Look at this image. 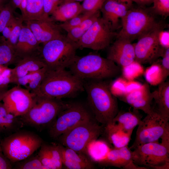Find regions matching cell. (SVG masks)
Here are the masks:
<instances>
[{
	"label": "cell",
	"instance_id": "3957f363",
	"mask_svg": "<svg viewBox=\"0 0 169 169\" xmlns=\"http://www.w3.org/2000/svg\"><path fill=\"white\" fill-rule=\"evenodd\" d=\"M74 75L84 80H104L117 76L120 67L111 60L93 54L76 55L68 68Z\"/></svg>",
	"mask_w": 169,
	"mask_h": 169
},
{
	"label": "cell",
	"instance_id": "277c9868",
	"mask_svg": "<svg viewBox=\"0 0 169 169\" xmlns=\"http://www.w3.org/2000/svg\"><path fill=\"white\" fill-rule=\"evenodd\" d=\"M151 8L133 5L121 19V28L116 38L131 42L151 29L164 23Z\"/></svg>",
	"mask_w": 169,
	"mask_h": 169
},
{
	"label": "cell",
	"instance_id": "f35d334b",
	"mask_svg": "<svg viewBox=\"0 0 169 169\" xmlns=\"http://www.w3.org/2000/svg\"><path fill=\"white\" fill-rule=\"evenodd\" d=\"M17 168L21 169H44L38 155L20 163Z\"/></svg>",
	"mask_w": 169,
	"mask_h": 169
},
{
	"label": "cell",
	"instance_id": "74e56055",
	"mask_svg": "<svg viewBox=\"0 0 169 169\" xmlns=\"http://www.w3.org/2000/svg\"><path fill=\"white\" fill-rule=\"evenodd\" d=\"M48 147L52 162L55 169H61L63 165L58 144L52 143L48 145Z\"/></svg>",
	"mask_w": 169,
	"mask_h": 169
},
{
	"label": "cell",
	"instance_id": "5b68a950",
	"mask_svg": "<svg viewBox=\"0 0 169 169\" xmlns=\"http://www.w3.org/2000/svg\"><path fill=\"white\" fill-rule=\"evenodd\" d=\"M78 49L76 43L64 35L42 44L40 55L47 69H66L73 62Z\"/></svg>",
	"mask_w": 169,
	"mask_h": 169
},
{
	"label": "cell",
	"instance_id": "c3c4849f",
	"mask_svg": "<svg viewBox=\"0 0 169 169\" xmlns=\"http://www.w3.org/2000/svg\"><path fill=\"white\" fill-rule=\"evenodd\" d=\"M21 2V0H11L10 3L15 8H18L19 9Z\"/></svg>",
	"mask_w": 169,
	"mask_h": 169
},
{
	"label": "cell",
	"instance_id": "681fc988",
	"mask_svg": "<svg viewBox=\"0 0 169 169\" xmlns=\"http://www.w3.org/2000/svg\"><path fill=\"white\" fill-rule=\"evenodd\" d=\"M117 1L126 4L130 6H132L133 5V0H117Z\"/></svg>",
	"mask_w": 169,
	"mask_h": 169
},
{
	"label": "cell",
	"instance_id": "1f68e13d",
	"mask_svg": "<svg viewBox=\"0 0 169 169\" xmlns=\"http://www.w3.org/2000/svg\"><path fill=\"white\" fill-rule=\"evenodd\" d=\"M15 9L10 2L3 5L0 8V33L15 16Z\"/></svg>",
	"mask_w": 169,
	"mask_h": 169
},
{
	"label": "cell",
	"instance_id": "8d00e7d4",
	"mask_svg": "<svg viewBox=\"0 0 169 169\" xmlns=\"http://www.w3.org/2000/svg\"><path fill=\"white\" fill-rule=\"evenodd\" d=\"M151 7L157 15L166 18L169 15V0H154Z\"/></svg>",
	"mask_w": 169,
	"mask_h": 169
},
{
	"label": "cell",
	"instance_id": "836d02e7",
	"mask_svg": "<svg viewBox=\"0 0 169 169\" xmlns=\"http://www.w3.org/2000/svg\"><path fill=\"white\" fill-rule=\"evenodd\" d=\"M93 14L82 13L58 25L61 29L67 32L71 28L79 26L85 19Z\"/></svg>",
	"mask_w": 169,
	"mask_h": 169
},
{
	"label": "cell",
	"instance_id": "7a4b0ae2",
	"mask_svg": "<svg viewBox=\"0 0 169 169\" xmlns=\"http://www.w3.org/2000/svg\"><path fill=\"white\" fill-rule=\"evenodd\" d=\"M84 90V80L69 70L47 69L38 90L34 95L61 99L74 97Z\"/></svg>",
	"mask_w": 169,
	"mask_h": 169
},
{
	"label": "cell",
	"instance_id": "5bb4252c",
	"mask_svg": "<svg viewBox=\"0 0 169 169\" xmlns=\"http://www.w3.org/2000/svg\"><path fill=\"white\" fill-rule=\"evenodd\" d=\"M34 96L26 89L16 85L8 90L2 101L8 112L21 117L27 113L32 106Z\"/></svg>",
	"mask_w": 169,
	"mask_h": 169
},
{
	"label": "cell",
	"instance_id": "b9f144b4",
	"mask_svg": "<svg viewBox=\"0 0 169 169\" xmlns=\"http://www.w3.org/2000/svg\"><path fill=\"white\" fill-rule=\"evenodd\" d=\"M11 69L7 66L0 65V88L7 90L8 84L11 83Z\"/></svg>",
	"mask_w": 169,
	"mask_h": 169
},
{
	"label": "cell",
	"instance_id": "7402d4cb",
	"mask_svg": "<svg viewBox=\"0 0 169 169\" xmlns=\"http://www.w3.org/2000/svg\"><path fill=\"white\" fill-rule=\"evenodd\" d=\"M153 99V110L169 119V82L159 84L158 88L151 92Z\"/></svg>",
	"mask_w": 169,
	"mask_h": 169
},
{
	"label": "cell",
	"instance_id": "f5cc1de1",
	"mask_svg": "<svg viewBox=\"0 0 169 169\" xmlns=\"http://www.w3.org/2000/svg\"><path fill=\"white\" fill-rule=\"evenodd\" d=\"M4 0H0V8L3 5V4Z\"/></svg>",
	"mask_w": 169,
	"mask_h": 169
},
{
	"label": "cell",
	"instance_id": "f546056e",
	"mask_svg": "<svg viewBox=\"0 0 169 169\" xmlns=\"http://www.w3.org/2000/svg\"><path fill=\"white\" fill-rule=\"evenodd\" d=\"M24 21L44 19L43 0H27Z\"/></svg>",
	"mask_w": 169,
	"mask_h": 169
},
{
	"label": "cell",
	"instance_id": "6da1fadb",
	"mask_svg": "<svg viewBox=\"0 0 169 169\" xmlns=\"http://www.w3.org/2000/svg\"><path fill=\"white\" fill-rule=\"evenodd\" d=\"M88 104L95 119L106 125L112 122L119 112L117 99L112 93L110 85L104 80H84Z\"/></svg>",
	"mask_w": 169,
	"mask_h": 169
},
{
	"label": "cell",
	"instance_id": "8fae6325",
	"mask_svg": "<svg viewBox=\"0 0 169 169\" xmlns=\"http://www.w3.org/2000/svg\"><path fill=\"white\" fill-rule=\"evenodd\" d=\"M132 161L138 166L168 169L169 150L158 142L138 146L132 151Z\"/></svg>",
	"mask_w": 169,
	"mask_h": 169
},
{
	"label": "cell",
	"instance_id": "7bdbcfd3",
	"mask_svg": "<svg viewBox=\"0 0 169 169\" xmlns=\"http://www.w3.org/2000/svg\"><path fill=\"white\" fill-rule=\"evenodd\" d=\"M67 32L66 36L71 40L77 43L85 32L79 26L71 28Z\"/></svg>",
	"mask_w": 169,
	"mask_h": 169
},
{
	"label": "cell",
	"instance_id": "ab89813d",
	"mask_svg": "<svg viewBox=\"0 0 169 169\" xmlns=\"http://www.w3.org/2000/svg\"><path fill=\"white\" fill-rule=\"evenodd\" d=\"M161 57L162 58L160 65L162 82L165 81L169 75V47L164 48Z\"/></svg>",
	"mask_w": 169,
	"mask_h": 169
},
{
	"label": "cell",
	"instance_id": "2e32d148",
	"mask_svg": "<svg viewBox=\"0 0 169 169\" xmlns=\"http://www.w3.org/2000/svg\"><path fill=\"white\" fill-rule=\"evenodd\" d=\"M31 31L38 43L43 44L59 38L64 35L58 24L51 18L38 20L24 21Z\"/></svg>",
	"mask_w": 169,
	"mask_h": 169
},
{
	"label": "cell",
	"instance_id": "d590c367",
	"mask_svg": "<svg viewBox=\"0 0 169 169\" xmlns=\"http://www.w3.org/2000/svg\"><path fill=\"white\" fill-rule=\"evenodd\" d=\"M106 0H84L81 4L82 13L93 14L100 11Z\"/></svg>",
	"mask_w": 169,
	"mask_h": 169
},
{
	"label": "cell",
	"instance_id": "83f0119b",
	"mask_svg": "<svg viewBox=\"0 0 169 169\" xmlns=\"http://www.w3.org/2000/svg\"><path fill=\"white\" fill-rule=\"evenodd\" d=\"M82 13L81 4L77 2L62 3L53 13L54 19L63 22Z\"/></svg>",
	"mask_w": 169,
	"mask_h": 169
},
{
	"label": "cell",
	"instance_id": "d6a6232c",
	"mask_svg": "<svg viewBox=\"0 0 169 169\" xmlns=\"http://www.w3.org/2000/svg\"><path fill=\"white\" fill-rule=\"evenodd\" d=\"M40 148L38 155L44 169H55L52 162L48 144L43 143Z\"/></svg>",
	"mask_w": 169,
	"mask_h": 169
},
{
	"label": "cell",
	"instance_id": "30bf717a",
	"mask_svg": "<svg viewBox=\"0 0 169 169\" xmlns=\"http://www.w3.org/2000/svg\"><path fill=\"white\" fill-rule=\"evenodd\" d=\"M165 27L163 23L137 39V42L134 44L135 61L140 64H151L161 56L164 47L160 38Z\"/></svg>",
	"mask_w": 169,
	"mask_h": 169
},
{
	"label": "cell",
	"instance_id": "8992f818",
	"mask_svg": "<svg viewBox=\"0 0 169 169\" xmlns=\"http://www.w3.org/2000/svg\"><path fill=\"white\" fill-rule=\"evenodd\" d=\"M43 143L41 138L35 133L18 131L1 140L0 147L4 155L14 163L28 157Z\"/></svg>",
	"mask_w": 169,
	"mask_h": 169
},
{
	"label": "cell",
	"instance_id": "9a60e30c",
	"mask_svg": "<svg viewBox=\"0 0 169 169\" xmlns=\"http://www.w3.org/2000/svg\"><path fill=\"white\" fill-rule=\"evenodd\" d=\"M120 100L137 110L148 114L153 111V99L149 85L145 83L139 87L119 96Z\"/></svg>",
	"mask_w": 169,
	"mask_h": 169
},
{
	"label": "cell",
	"instance_id": "7c38bea8",
	"mask_svg": "<svg viewBox=\"0 0 169 169\" xmlns=\"http://www.w3.org/2000/svg\"><path fill=\"white\" fill-rule=\"evenodd\" d=\"M117 34L110 24L100 15L76 43L78 49L99 51L109 46Z\"/></svg>",
	"mask_w": 169,
	"mask_h": 169
},
{
	"label": "cell",
	"instance_id": "ee69618b",
	"mask_svg": "<svg viewBox=\"0 0 169 169\" xmlns=\"http://www.w3.org/2000/svg\"><path fill=\"white\" fill-rule=\"evenodd\" d=\"M17 18L15 16L13 17L8 23L2 32L3 35L2 37L6 41L8 39L10 36L16 22Z\"/></svg>",
	"mask_w": 169,
	"mask_h": 169
},
{
	"label": "cell",
	"instance_id": "11a10c76",
	"mask_svg": "<svg viewBox=\"0 0 169 169\" xmlns=\"http://www.w3.org/2000/svg\"></svg>",
	"mask_w": 169,
	"mask_h": 169
},
{
	"label": "cell",
	"instance_id": "e0dca14e",
	"mask_svg": "<svg viewBox=\"0 0 169 169\" xmlns=\"http://www.w3.org/2000/svg\"><path fill=\"white\" fill-rule=\"evenodd\" d=\"M109 47L106 58L120 67H126L135 61L134 44L128 40L116 38Z\"/></svg>",
	"mask_w": 169,
	"mask_h": 169
},
{
	"label": "cell",
	"instance_id": "bcb514c9",
	"mask_svg": "<svg viewBox=\"0 0 169 169\" xmlns=\"http://www.w3.org/2000/svg\"><path fill=\"white\" fill-rule=\"evenodd\" d=\"M161 139V143L169 150V128L166 130Z\"/></svg>",
	"mask_w": 169,
	"mask_h": 169
},
{
	"label": "cell",
	"instance_id": "7dc6e473",
	"mask_svg": "<svg viewBox=\"0 0 169 169\" xmlns=\"http://www.w3.org/2000/svg\"><path fill=\"white\" fill-rule=\"evenodd\" d=\"M133 2L139 6H146L153 3L154 0H132Z\"/></svg>",
	"mask_w": 169,
	"mask_h": 169
},
{
	"label": "cell",
	"instance_id": "60d3db41",
	"mask_svg": "<svg viewBox=\"0 0 169 169\" xmlns=\"http://www.w3.org/2000/svg\"><path fill=\"white\" fill-rule=\"evenodd\" d=\"M64 0H43V13L44 19L50 18L57 7Z\"/></svg>",
	"mask_w": 169,
	"mask_h": 169
},
{
	"label": "cell",
	"instance_id": "d6986e66",
	"mask_svg": "<svg viewBox=\"0 0 169 169\" xmlns=\"http://www.w3.org/2000/svg\"><path fill=\"white\" fill-rule=\"evenodd\" d=\"M131 7L117 0H106L100 11L102 17L110 24L115 31L120 27V19L125 15Z\"/></svg>",
	"mask_w": 169,
	"mask_h": 169
},
{
	"label": "cell",
	"instance_id": "f1b7e54d",
	"mask_svg": "<svg viewBox=\"0 0 169 169\" xmlns=\"http://www.w3.org/2000/svg\"><path fill=\"white\" fill-rule=\"evenodd\" d=\"M110 149L105 141L95 139L88 144L85 152L93 161L100 163L105 158Z\"/></svg>",
	"mask_w": 169,
	"mask_h": 169
},
{
	"label": "cell",
	"instance_id": "cb8c5ba5",
	"mask_svg": "<svg viewBox=\"0 0 169 169\" xmlns=\"http://www.w3.org/2000/svg\"><path fill=\"white\" fill-rule=\"evenodd\" d=\"M132 151L128 146L110 148L105 158L99 163L118 168H124L132 161Z\"/></svg>",
	"mask_w": 169,
	"mask_h": 169
},
{
	"label": "cell",
	"instance_id": "44dd1931",
	"mask_svg": "<svg viewBox=\"0 0 169 169\" xmlns=\"http://www.w3.org/2000/svg\"><path fill=\"white\" fill-rule=\"evenodd\" d=\"M60 152L63 166L68 169L94 168L91 161L82 153L58 144Z\"/></svg>",
	"mask_w": 169,
	"mask_h": 169
},
{
	"label": "cell",
	"instance_id": "e575fe53",
	"mask_svg": "<svg viewBox=\"0 0 169 169\" xmlns=\"http://www.w3.org/2000/svg\"><path fill=\"white\" fill-rule=\"evenodd\" d=\"M23 20L21 16L17 17L8 39L6 41L8 44L14 49L23 26Z\"/></svg>",
	"mask_w": 169,
	"mask_h": 169
},
{
	"label": "cell",
	"instance_id": "816d5d0a",
	"mask_svg": "<svg viewBox=\"0 0 169 169\" xmlns=\"http://www.w3.org/2000/svg\"><path fill=\"white\" fill-rule=\"evenodd\" d=\"M84 0H64L63 3L68 2H77L79 3V2L83 1Z\"/></svg>",
	"mask_w": 169,
	"mask_h": 169
},
{
	"label": "cell",
	"instance_id": "ffe728a7",
	"mask_svg": "<svg viewBox=\"0 0 169 169\" xmlns=\"http://www.w3.org/2000/svg\"><path fill=\"white\" fill-rule=\"evenodd\" d=\"M15 65L11 69V83L18 78L46 67L40 54L20 59Z\"/></svg>",
	"mask_w": 169,
	"mask_h": 169
},
{
	"label": "cell",
	"instance_id": "db71d44e",
	"mask_svg": "<svg viewBox=\"0 0 169 169\" xmlns=\"http://www.w3.org/2000/svg\"><path fill=\"white\" fill-rule=\"evenodd\" d=\"M1 141V140L0 138V142Z\"/></svg>",
	"mask_w": 169,
	"mask_h": 169
},
{
	"label": "cell",
	"instance_id": "d4e9b609",
	"mask_svg": "<svg viewBox=\"0 0 169 169\" xmlns=\"http://www.w3.org/2000/svg\"><path fill=\"white\" fill-rule=\"evenodd\" d=\"M24 125L20 117L8 112L3 104L0 103V133H13Z\"/></svg>",
	"mask_w": 169,
	"mask_h": 169
},
{
	"label": "cell",
	"instance_id": "603a6c76",
	"mask_svg": "<svg viewBox=\"0 0 169 169\" xmlns=\"http://www.w3.org/2000/svg\"><path fill=\"white\" fill-rule=\"evenodd\" d=\"M133 131H127L117 124L112 122L104 125L103 134L115 148L128 146Z\"/></svg>",
	"mask_w": 169,
	"mask_h": 169
},
{
	"label": "cell",
	"instance_id": "ac0fdd59",
	"mask_svg": "<svg viewBox=\"0 0 169 169\" xmlns=\"http://www.w3.org/2000/svg\"><path fill=\"white\" fill-rule=\"evenodd\" d=\"M40 44L30 30L26 25H23L14 50L20 59L39 54Z\"/></svg>",
	"mask_w": 169,
	"mask_h": 169
},
{
	"label": "cell",
	"instance_id": "4fadbf2b",
	"mask_svg": "<svg viewBox=\"0 0 169 169\" xmlns=\"http://www.w3.org/2000/svg\"><path fill=\"white\" fill-rule=\"evenodd\" d=\"M169 119L154 110L147 114L138 125L134 141L130 150L144 144L158 142L166 130L169 128Z\"/></svg>",
	"mask_w": 169,
	"mask_h": 169
},
{
	"label": "cell",
	"instance_id": "ba28073f",
	"mask_svg": "<svg viewBox=\"0 0 169 169\" xmlns=\"http://www.w3.org/2000/svg\"><path fill=\"white\" fill-rule=\"evenodd\" d=\"M92 119L84 122L59 136L57 139L63 146L78 152H85L87 145L102 134L104 125Z\"/></svg>",
	"mask_w": 169,
	"mask_h": 169
},
{
	"label": "cell",
	"instance_id": "52a82bcc",
	"mask_svg": "<svg viewBox=\"0 0 169 169\" xmlns=\"http://www.w3.org/2000/svg\"><path fill=\"white\" fill-rule=\"evenodd\" d=\"M68 104L61 99L34 95L32 106L27 113L20 117L24 125L39 129L53 123Z\"/></svg>",
	"mask_w": 169,
	"mask_h": 169
},
{
	"label": "cell",
	"instance_id": "484cf974",
	"mask_svg": "<svg viewBox=\"0 0 169 169\" xmlns=\"http://www.w3.org/2000/svg\"><path fill=\"white\" fill-rule=\"evenodd\" d=\"M46 67L14 80L12 83L23 87L35 95L40 87L45 72Z\"/></svg>",
	"mask_w": 169,
	"mask_h": 169
},
{
	"label": "cell",
	"instance_id": "9c48e42d",
	"mask_svg": "<svg viewBox=\"0 0 169 169\" xmlns=\"http://www.w3.org/2000/svg\"><path fill=\"white\" fill-rule=\"evenodd\" d=\"M91 112L79 102L68 103L52 123L49 130L50 136L58 138L79 124L92 119Z\"/></svg>",
	"mask_w": 169,
	"mask_h": 169
},
{
	"label": "cell",
	"instance_id": "f6af8a7d",
	"mask_svg": "<svg viewBox=\"0 0 169 169\" xmlns=\"http://www.w3.org/2000/svg\"><path fill=\"white\" fill-rule=\"evenodd\" d=\"M11 162L4 155L0 147V169H9L12 168Z\"/></svg>",
	"mask_w": 169,
	"mask_h": 169
},
{
	"label": "cell",
	"instance_id": "4316f807",
	"mask_svg": "<svg viewBox=\"0 0 169 169\" xmlns=\"http://www.w3.org/2000/svg\"><path fill=\"white\" fill-rule=\"evenodd\" d=\"M133 111H119L113 119L112 122L127 131H133L142 120V116L138 110Z\"/></svg>",
	"mask_w": 169,
	"mask_h": 169
},
{
	"label": "cell",
	"instance_id": "f907efd6",
	"mask_svg": "<svg viewBox=\"0 0 169 169\" xmlns=\"http://www.w3.org/2000/svg\"><path fill=\"white\" fill-rule=\"evenodd\" d=\"M8 90H5L0 88V103L4 97Z\"/></svg>",
	"mask_w": 169,
	"mask_h": 169
},
{
	"label": "cell",
	"instance_id": "4dcf8cb0",
	"mask_svg": "<svg viewBox=\"0 0 169 169\" xmlns=\"http://www.w3.org/2000/svg\"><path fill=\"white\" fill-rule=\"evenodd\" d=\"M19 58L13 48L7 43L2 36L0 38V65L8 67L15 64Z\"/></svg>",
	"mask_w": 169,
	"mask_h": 169
}]
</instances>
